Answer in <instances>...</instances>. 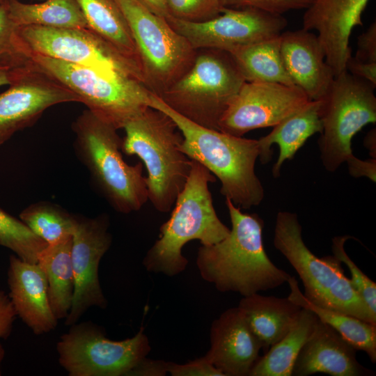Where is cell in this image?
Returning a JSON list of instances; mask_svg holds the SVG:
<instances>
[{"label":"cell","mask_w":376,"mask_h":376,"mask_svg":"<svg viewBox=\"0 0 376 376\" xmlns=\"http://www.w3.org/2000/svg\"><path fill=\"white\" fill-rule=\"evenodd\" d=\"M77 1L88 29L141 68L129 25L116 0Z\"/></svg>","instance_id":"obj_25"},{"label":"cell","mask_w":376,"mask_h":376,"mask_svg":"<svg viewBox=\"0 0 376 376\" xmlns=\"http://www.w3.org/2000/svg\"><path fill=\"white\" fill-rule=\"evenodd\" d=\"M1 1H0V2H1Z\"/></svg>","instance_id":"obj_47"},{"label":"cell","mask_w":376,"mask_h":376,"mask_svg":"<svg viewBox=\"0 0 376 376\" xmlns=\"http://www.w3.org/2000/svg\"><path fill=\"white\" fill-rule=\"evenodd\" d=\"M0 246L9 249L22 260L36 263L47 244L19 219L0 208Z\"/></svg>","instance_id":"obj_31"},{"label":"cell","mask_w":376,"mask_h":376,"mask_svg":"<svg viewBox=\"0 0 376 376\" xmlns=\"http://www.w3.org/2000/svg\"><path fill=\"white\" fill-rule=\"evenodd\" d=\"M370 83L347 70L334 78L320 100L322 130L320 158L327 171H336L353 156L352 140L364 126L376 122V96Z\"/></svg>","instance_id":"obj_10"},{"label":"cell","mask_w":376,"mask_h":376,"mask_svg":"<svg viewBox=\"0 0 376 376\" xmlns=\"http://www.w3.org/2000/svg\"><path fill=\"white\" fill-rule=\"evenodd\" d=\"M350 237L349 235L334 237L333 255L346 265L351 273L350 279L353 288L363 299L373 315L376 317V283L358 267L345 251V243Z\"/></svg>","instance_id":"obj_32"},{"label":"cell","mask_w":376,"mask_h":376,"mask_svg":"<svg viewBox=\"0 0 376 376\" xmlns=\"http://www.w3.org/2000/svg\"><path fill=\"white\" fill-rule=\"evenodd\" d=\"M320 101H311L301 110L287 117L267 135L258 139L259 159L266 164L272 159L271 146L278 145L279 155L272 167L274 178L280 176L283 164L292 159L306 141L315 133H321L322 127L320 116Z\"/></svg>","instance_id":"obj_23"},{"label":"cell","mask_w":376,"mask_h":376,"mask_svg":"<svg viewBox=\"0 0 376 376\" xmlns=\"http://www.w3.org/2000/svg\"><path fill=\"white\" fill-rule=\"evenodd\" d=\"M172 17L189 22H204L221 14L220 0H166Z\"/></svg>","instance_id":"obj_33"},{"label":"cell","mask_w":376,"mask_h":376,"mask_svg":"<svg viewBox=\"0 0 376 376\" xmlns=\"http://www.w3.org/2000/svg\"><path fill=\"white\" fill-rule=\"evenodd\" d=\"M72 243V236L47 245L40 253L37 262L45 273L50 306L58 320L67 318L74 297Z\"/></svg>","instance_id":"obj_24"},{"label":"cell","mask_w":376,"mask_h":376,"mask_svg":"<svg viewBox=\"0 0 376 376\" xmlns=\"http://www.w3.org/2000/svg\"><path fill=\"white\" fill-rule=\"evenodd\" d=\"M109 224V217L106 214L94 218L76 216L71 249L75 291L70 311L65 319L66 326L78 322L91 307L104 309L107 306L98 269L102 258L112 242Z\"/></svg>","instance_id":"obj_15"},{"label":"cell","mask_w":376,"mask_h":376,"mask_svg":"<svg viewBox=\"0 0 376 376\" xmlns=\"http://www.w3.org/2000/svg\"><path fill=\"white\" fill-rule=\"evenodd\" d=\"M238 308L260 341L264 354L293 327L302 308L288 297L258 293L243 297Z\"/></svg>","instance_id":"obj_22"},{"label":"cell","mask_w":376,"mask_h":376,"mask_svg":"<svg viewBox=\"0 0 376 376\" xmlns=\"http://www.w3.org/2000/svg\"><path fill=\"white\" fill-rule=\"evenodd\" d=\"M376 132L375 129L371 130L364 139V145L369 150L371 157L375 158L376 157Z\"/></svg>","instance_id":"obj_44"},{"label":"cell","mask_w":376,"mask_h":376,"mask_svg":"<svg viewBox=\"0 0 376 376\" xmlns=\"http://www.w3.org/2000/svg\"><path fill=\"white\" fill-rule=\"evenodd\" d=\"M273 243L299 276L310 302L376 325V317L345 275L342 263L334 255L318 258L307 247L295 213L278 212Z\"/></svg>","instance_id":"obj_6"},{"label":"cell","mask_w":376,"mask_h":376,"mask_svg":"<svg viewBox=\"0 0 376 376\" xmlns=\"http://www.w3.org/2000/svg\"><path fill=\"white\" fill-rule=\"evenodd\" d=\"M287 283L290 290L288 297L289 299L301 308L313 312L320 320L334 328L353 347L365 352L373 363L376 362V325L312 304L304 296L297 279L292 276Z\"/></svg>","instance_id":"obj_27"},{"label":"cell","mask_w":376,"mask_h":376,"mask_svg":"<svg viewBox=\"0 0 376 376\" xmlns=\"http://www.w3.org/2000/svg\"><path fill=\"white\" fill-rule=\"evenodd\" d=\"M129 25L148 89L159 96L192 65L197 50L137 0H116Z\"/></svg>","instance_id":"obj_9"},{"label":"cell","mask_w":376,"mask_h":376,"mask_svg":"<svg viewBox=\"0 0 376 376\" xmlns=\"http://www.w3.org/2000/svg\"><path fill=\"white\" fill-rule=\"evenodd\" d=\"M215 176L203 165L191 159V169L183 189L173 207L170 218L159 227V237L148 249L143 265L150 272L173 276L182 272L188 260L183 246L191 240L212 245L230 233L213 206L209 183Z\"/></svg>","instance_id":"obj_3"},{"label":"cell","mask_w":376,"mask_h":376,"mask_svg":"<svg viewBox=\"0 0 376 376\" xmlns=\"http://www.w3.org/2000/svg\"><path fill=\"white\" fill-rule=\"evenodd\" d=\"M369 0H314L303 16V29L318 32L326 61L335 77L346 70L352 49L350 37L363 26L362 14Z\"/></svg>","instance_id":"obj_17"},{"label":"cell","mask_w":376,"mask_h":376,"mask_svg":"<svg viewBox=\"0 0 376 376\" xmlns=\"http://www.w3.org/2000/svg\"><path fill=\"white\" fill-rule=\"evenodd\" d=\"M17 317L8 294L0 290V339H7Z\"/></svg>","instance_id":"obj_39"},{"label":"cell","mask_w":376,"mask_h":376,"mask_svg":"<svg viewBox=\"0 0 376 376\" xmlns=\"http://www.w3.org/2000/svg\"><path fill=\"white\" fill-rule=\"evenodd\" d=\"M166 373L167 362L150 360L146 357L130 372L128 376H162L166 375Z\"/></svg>","instance_id":"obj_42"},{"label":"cell","mask_w":376,"mask_h":376,"mask_svg":"<svg viewBox=\"0 0 376 376\" xmlns=\"http://www.w3.org/2000/svg\"><path fill=\"white\" fill-rule=\"evenodd\" d=\"M210 340L204 357L224 376H249L260 357L261 344L238 306L227 309L212 322Z\"/></svg>","instance_id":"obj_18"},{"label":"cell","mask_w":376,"mask_h":376,"mask_svg":"<svg viewBox=\"0 0 376 376\" xmlns=\"http://www.w3.org/2000/svg\"><path fill=\"white\" fill-rule=\"evenodd\" d=\"M346 162L350 175L354 178L366 177L375 182L376 158L362 160L353 155Z\"/></svg>","instance_id":"obj_41"},{"label":"cell","mask_w":376,"mask_h":376,"mask_svg":"<svg viewBox=\"0 0 376 376\" xmlns=\"http://www.w3.org/2000/svg\"><path fill=\"white\" fill-rule=\"evenodd\" d=\"M152 13L168 19L171 17L166 0H137Z\"/></svg>","instance_id":"obj_43"},{"label":"cell","mask_w":376,"mask_h":376,"mask_svg":"<svg viewBox=\"0 0 376 376\" xmlns=\"http://www.w3.org/2000/svg\"><path fill=\"white\" fill-rule=\"evenodd\" d=\"M1 1H3V0H0Z\"/></svg>","instance_id":"obj_46"},{"label":"cell","mask_w":376,"mask_h":376,"mask_svg":"<svg viewBox=\"0 0 376 376\" xmlns=\"http://www.w3.org/2000/svg\"><path fill=\"white\" fill-rule=\"evenodd\" d=\"M39 70L76 94L87 109L116 129L149 107L152 93L139 79L29 52Z\"/></svg>","instance_id":"obj_8"},{"label":"cell","mask_w":376,"mask_h":376,"mask_svg":"<svg viewBox=\"0 0 376 376\" xmlns=\"http://www.w3.org/2000/svg\"><path fill=\"white\" fill-rule=\"evenodd\" d=\"M356 351L334 328L318 318L312 334L295 361L292 375L318 373L332 376L374 375L359 363Z\"/></svg>","instance_id":"obj_20"},{"label":"cell","mask_w":376,"mask_h":376,"mask_svg":"<svg viewBox=\"0 0 376 376\" xmlns=\"http://www.w3.org/2000/svg\"><path fill=\"white\" fill-rule=\"evenodd\" d=\"M5 355V350L3 349V347L0 343V368H1V363L4 358ZM1 375V368H0V375Z\"/></svg>","instance_id":"obj_45"},{"label":"cell","mask_w":376,"mask_h":376,"mask_svg":"<svg viewBox=\"0 0 376 376\" xmlns=\"http://www.w3.org/2000/svg\"><path fill=\"white\" fill-rule=\"evenodd\" d=\"M245 81L229 53L197 50L191 68L158 97L193 123L219 131L221 117Z\"/></svg>","instance_id":"obj_7"},{"label":"cell","mask_w":376,"mask_h":376,"mask_svg":"<svg viewBox=\"0 0 376 376\" xmlns=\"http://www.w3.org/2000/svg\"><path fill=\"white\" fill-rule=\"evenodd\" d=\"M167 370L172 376H224L204 356L184 364L167 362Z\"/></svg>","instance_id":"obj_37"},{"label":"cell","mask_w":376,"mask_h":376,"mask_svg":"<svg viewBox=\"0 0 376 376\" xmlns=\"http://www.w3.org/2000/svg\"><path fill=\"white\" fill-rule=\"evenodd\" d=\"M346 70L376 86V62H364L350 55L346 62Z\"/></svg>","instance_id":"obj_40"},{"label":"cell","mask_w":376,"mask_h":376,"mask_svg":"<svg viewBox=\"0 0 376 376\" xmlns=\"http://www.w3.org/2000/svg\"><path fill=\"white\" fill-rule=\"evenodd\" d=\"M166 20L196 50L217 49L229 54L281 35L288 24L282 15L251 8L224 7L220 15L204 22L172 16Z\"/></svg>","instance_id":"obj_13"},{"label":"cell","mask_w":376,"mask_h":376,"mask_svg":"<svg viewBox=\"0 0 376 376\" xmlns=\"http://www.w3.org/2000/svg\"><path fill=\"white\" fill-rule=\"evenodd\" d=\"M72 128L76 153L98 191L118 212L139 211L148 200L143 164L129 165L124 161L118 130L88 109L77 118Z\"/></svg>","instance_id":"obj_5"},{"label":"cell","mask_w":376,"mask_h":376,"mask_svg":"<svg viewBox=\"0 0 376 376\" xmlns=\"http://www.w3.org/2000/svg\"><path fill=\"white\" fill-rule=\"evenodd\" d=\"M32 61L26 56H0V86L10 85L30 68Z\"/></svg>","instance_id":"obj_36"},{"label":"cell","mask_w":376,"mask_h":376,"mask_svg":"<svg viewBox=\"0 0 376 376\" xmlns=\"http://www.w3.org/2000/svg\"><path fill=\"white\" fill-rule=\"evenodd\" d=\"M121 151L136 155L145 166L148 198L159 212H168L183 189L191 159L180 150L182 134L160 110L148 107L123 127Z\"/></svg>","instance_id":"obj_4"},{"label":"cell","mask_w":376,"mask_h":376,"mask_svg":"<svg viewBox=\"0 0 376 376\" xmlns=\"http://www.w3.org/2000/svg\"><path fill=\"white\" fill-rule=\"evenodd\" d=\"M70 327L56 343L58 363L69 376H128L150 352L143 327L132 338L113 340L93 322Z\"/></svg>","instance_id":"obj_11"},{"label":"cell","mask_w":376,"mask_h":376,"mask_svg":"<svg viewBox=\"0 0 376 376\" xmlns=\"http://www.w3.org/2000/svg\"><path fill=\"white\" fill-rule=\"evenodd\" d=\"M280 36L253 43L230 54L246 81L294 85L282 61Z\"/></svg>","instance_id":"obj_29"},{"label":"cell","mask_w":376,"mask_h":376,"mask_svg":"<svg viewBox=\"0 0 376 376\" xmlns=\"http://www.w3.org/2000/svg\"><path fill=\"white\" fill-rule=\"evenodd\" d=\"M311 101L295 85L245 81L221 117L219 131L242 136L253 130L274 127Z\"/></svg>","instance_id":"obj_14"},{"label":"cell","mask_w":376,"mask_h":376,"mask_svg":"<svg viewBox=\"0 0 376 376\" xmlns=\"http://www.w3.org/2000/svg\"><path fill=\"white\" fill-rule=\"evenodd\" d=\"M149 107L167 114L180 130L181 151L207 168L221 182V194L240 209L258 206L265 196L255 171L258 140L233 136L201 126L169 107L151 93Z\"/></svg>","instance_id":"obj_2"},{"label":"cell","mask_w":376,"mask_h":376,"mask_svg":"<svg viewBox=\"0 0 376 376\" xmlns=\"http://www.w3.org/2000/svg\"><path fill=\"white\" fill-rule=\"evenodd\" d=\"M19 219L47 245L72 236L76 216L49 202L31 204L19 214Z\"/></svg>","instance_id":"obj_30"},{"label":"cell","mask_w":376,"mask_h":376,"mask_svg":"<svg viewBox=\"0 0 376 376\" xmlns=\"http://www.w3.org/2000/svg\"><path fill=\"white\" fill-rule=\"evenodd\" d=\"M280 38L282 61L293 84L310 100H320L335 76L317 35L302 28L282 32Z\"/></svg>","instance_id":"obj_19"},{"label":"cell","mask_w":376,"mask_h":376,"mask_svg":"<svg viewBox=\"0 0 376 376\" xmlns=\"http://www.w3.org/2000/svg\"><path fill=\"white\" fill-rule=\"evenodd\" d=\"M231 228L222 240L201 245L196 265L205 281L221 292L243 297L276 288L291 276L276 266L265 252L263 220L257 214L244 213L226 198Z\"/></svg>","instance_id":"obj_1"},{"label":"cell","mask_w":376,"mask_h":376,"mask_svg":"<svg viewBox=\"0 0 376 376\" xmlns=\"http://www.w3.org/2000/svg\"><path fill=\"white\" fill-rule=\"evenodd\" d=\"M4 1L9 16L17 26L88 29L77 0H46L38 3Z\"/></svg>","instance_id":"obj_26"},{"label":"cell","mask_w":376,"mask_h":376,"mask_svg":"<svg viewBox=\"0 0 376 376\" xmlns=\"http://www.w3.org/2000/svg\"><path fill=\"white\" fill-rule=\"evenodd\" d=\"M7 276L8 296L17 317L35 335L55 329L58 320L52 310L47 279L40 265L11 255Z\"/></svg>","instance_id":"obj_21"},{"label":"cell","mask_w":376,"mask_h":376,"mask_svg":"<svg viewBox=\"0 0 376 376\" xmlns=\"http://www.w3.org/2000/svg\"><path fill=\"white\" fill-rule=\"evenodd\" d=\"M9 86L0 94V146L17 132L32 126L49 107L80 102L76 94L33 61L29 70Z\"/></svg>","instance_id":"obj_16"},{"label":"cell","mask_w":376,"mask_h":376,"mask_svg":"<svg viewBox=\"0 0 376 376\" xmlns=\"http://www.w3.org/2000/svg\"><path fill=\"white\" fill-rule=\"evenodd\" d=\"M4 0L0 2V56H29L17 33Z\"/></svg>","instance_id":"obj_34"},{"label":"cell","mask_w":376,"mask_h":376,"mask_svg":"<svg viewBox=\"0 0 376 376\" xmlns=\"http://www.w3.org/2000/svg\"><path fill=\"white\" fill-rule=\"evenodd\" d=\"M226 8H255L273 14L283 13L300 9H306L314 0H220Z\"/></svg>","instance_id":"obj_35"},{"label":"cell","mask_w":376,"mask_h":376,"mask_svg":"<svg viewBox=\"0 0 376 376\" xmlns=\"http://www.w3.org/2000/svg\"><path fill=\"white\" fill-rule=\"evenodd\" d=\"M17 33L29 52L135 78L145 83L137 63L89 29L24 26H18Z\"/></svg>","instance_id":"obj_12"},{"label":"cell","mask_w":376,"mask_h":376,"mask_svg":"<svg viewBox=\"0 0 376 376\" xmlns=\"http://www.w3.org/2000/svg\"><path fill=\"white\" fill-rule=\"evenodd\" d=\"M364 62H376V22H373L357 38V50L354 56Z\"/></svg>","instance_id":"obj_38"},{"label":"cell","mask_w":376,"mask_h":376,"mask_svg":"<svg viewBox=\"0 0 376 376\" xmlns=\"http://www.w3.org/2000/svg\"><path fill=\"white\" fill-rule=\"evenodd\" d=\"M318 317L302 308L293 327L260 357L249 376H292L295 361L312 334Z\"/></svg>","instance_id":"obj_28"}]
</instances>
